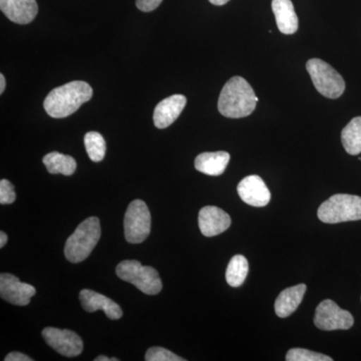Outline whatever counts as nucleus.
<instances>
[{"label": "nucleus", "mask_w": 361, "mask_h": 361, "mask_svg": "<svg viewBox=\"0 0 361 361\" xmlns=\"http://www.w3.org/2000/svg\"><path fill=\"white\" fill-rule=\"evenodd\" d=\"M116 273L120 279L135 285L140 291L148 295H156L163 288L158 271L151 266L142 265L139 261H122L116 266Z\"/></svg>", "instance_id": "nucleus-5"}, {"label": "nucleus", "mask_w": 361, "mask_h": 361, "mask_svg": "<svg viewBox=\"0 0 361 361\" xmlns=\"http://www.w3.org/2000/svg\"><path fill=\"white\" fill-rule=\"evenodd\" d=\"M16 199V194L13 185L6 179L0 180V204L1 205L13 204Z\"/></svg>", "instance_id": "nucleus-25"}, {"label": "nucleus", "mask_w": 361, "mask_h": 361, "mask_svg": "<svg viewBox=\"0 0 361 361\" xmlns=\"http://www.w3.org/2000/svg\"><path fill=\"white\" fill-rule=\"evenodd\" d=\"M209 1L214 4V6H224V4H227V2H229L230 0H209Z\"/></svg>", "instance_id": "nucleus-30"}, {"label": "nucleus", "mask_w": 361, "mask_h": 361, "mask_svg": "<svg viewBox=\"0 0 361 361\" xmlns=\"http://www.w3.org/2000/svg\"><path fill=\"white\" fill-rule=\"evenodd\" d=\"M287 361H332L329 356L303 348H292L286 355Z\"/></svg>", "instance_id": "nucleus-23"}, {"label": "nucleus", "mask_w": 361, "mask_h": 361, "mask_svg": "<svg viewBox=\"0 0 361 361\" xmlns=\"http://www.w3.org/2000/svg\"><path fill=\"white\" fill-rule=\"evenodd\" d=\"M315 89L329 99H338L345 90L343 78L331 66L320 59H311L306 63Z\"/></svg>", "instance_id": "nucleus-6"}, {"label": "nucleus", "mask_w": 361, "mask_h": 361, "mask_svg": "<svg viewBox=\"0 0 361 361\" xmlns=\"http://www.w3.org/2000/svg\"><path fill=\"white\" fill-rule=\"evenodd\" d=\"M102 230L99 218L90 217L78 226L66 240V258L71 263H80L89 257L101 239Z\"/></svg>", "instance_id": "nucleus-3"}, {"label": "nucleus", "mask_w": 361, "mask_h": 361, "mask_svg": "<svg viewBox=\"0 0 361 361\" xmlns=\"http://www.w3.org/2000/svg\"><path fill=\"white\" fill-rule=\"evenodd\" d=\"M151 213L147 204L142 200L133 201L123 219L126 240L130 244L144 242L151 233Z\"/></svg>", "instance_id": "nucleus-7"}, {"label": "nucleus", "mask_w": 361, "mask_h": 361, "mask_svg": "<svg viewBox=\"0 0 361 361\" xmlns=\"http://www.w3.org/2000/svg\"><path fill=\"white\" fill-rule=\"evenodd\" d=\"M271 6L278 30L283 35H294L298 30V18L291 0H272Z\"/></svg>", "instance_id": "nucleus-16"}, {"label": "nucleus", "mask_w": 361, "mask_h": 361, "mask_svg": "<svg viewBox=\"0 0 361 361\" xmlns=\"http://www.w3.org/2000/svg\"><path fill=\"white\" fill-rule=\"evenodd\" d=\"M256 104L255 92L245 78L233 77L221 90L218 110L226 118H245L255 111Z\"/></svg>", "instance_id": "nucleus-2"}, {"label": "nucleus", "mask_w": 361, "mask_h": 361, "mask_svg": "<svg viewBox=\"0 0 361 361\" xmlns=\"http://www.w3.org/2000/svg\"><path fill=\"white\" fill-rule=\"evenodd\" d=\"M314 324L317 329L325 331L348 330L353 326L355 319L350 312L341 310L334 301L326 299L316 308Z\"/></svg>", "instance_id": "nucleus-8"}, {"label": "nucleus", "mask_w": 361, "mask_h": 361, "mask_svg": "<svg viewBox=\"0 0 361 361\" xmlns=\"http://www.w3.org/2000/svg\"><path fill=\"white\" fill-rule=\"evenodd\" d=\"M85 146L90 160L96 161V163L104 160L106 145L103 135L99 133H87V135H85Z\"/></svg>", "instance_id": "nucleus-22"}, {"label": "nucleus", "mask_w": 361, "mask_h": 361, "mask_svg": "<svg viewBox=\"0 0 361 361\" xmlns=\"http://www.w3.org/2000/svg\"><path fill=\"white\" fill-rule=\"evenodd\" d=\"M230 161L227 152L202 153L195 160V168L199 172L209 176H220L225 172Z\"/></svg>", "instance_id": "nucleus-18"}, {"label": "nucleus", "mask_w": 361, "mask_h": 361, "mask_svg": "<svg viewBox=\"0 0 361 361\" xmlns=\"http://www.w3.org/2000/svg\"><path fill=\"white\" fill-rule=\"evenodd\" d=\"M248 261L243 255H235L230 260L226 270V281L232 287H239L244 283L248 275Z\"/></svg>", "instance_id": "nucleus-21"}, {"label": "nucleus", "mask_w": 361, "mask_h": 361, "mask_svg": "<svg viewBox=\"0 0 361 361\" xmlns=\"http://www.w3.org/2000/svg\"><path fill=\"white\" fill-rule=\"evenodd\" d=\"M0 9L18 25H28L39 13L37 0H0Z\"/></svg>", "instance_id": "nucleus-14"}, {"label": "nucleus", "mask_w": 361, "mask_h": 361, "mask_svg": "<svg viewBox=\"0 0 361 361\" xmlns=\"http://www.w3.org/2000/svg\"><path fill=\"white\" fill-rule=\"evenodd\" d=\"M80 300L82 308L87 312L103 310L106 315L113 320L120 319L123 316L122 308L118 303L96 291L84 289L80 291Z\"/></svg>", "instance_id": "nucleus-15"}, {"label": "nucleus", "mask_w": 361, "mask_h": 361, "mask_svg": "<svg viewBox=\"0 0 361 361\" xmlns=\"http://www.w3.org/2000/svg\"><path fill=\"white\" fill-rule=\"evenodd\" d=\"M35 293L37 290L35 287L23 283L14 275L9 273H1L0 275V296L7 302L18 306L28 305Z\"/></svg>", "instance_id": "nucleus-10"}, {"label": "nucleus", "mask_w": 361, "mask_h": 361, "mask_svg": "<svg viewBox=\"0 0 361 361\" xmlns=\"http://www.w3.org/2000/svg\"><path fill=\"white\" fill-rule=\"evenodd\" d=\"M341 142L349 155L361 153V116H356L341 132Z\"/></svg>", "instance_id": "nucleus-20"}, {"label": "nucleus", "mask_w": 361, "mask_h": 361, "mask_svg": "<svg viewBox=\"0 0 361 361\" xmlns=\"http://www.w3.org/2000/svg\"><path fill=\"white\" fill-rule=\"evenodd\" d=\"M92 97V87L82 80H73L54 89L44 99V106L51 118H63L73 115Z\"/></svg>", "instance_id": "nucleus-1"}, {"label": "nucleus", "mask_w": 361, "mask_h": 361, "mask_svg": "<svg viewBox=\"0 0 361 361\" xmlns=\"http://www.w3.org/2000/svg\"><path fill=\"white\" fill-rule=\"evenodd\" d=\"M6 361H32V358L30 356L23 355L21 353H11L6 355L4 358Z\"/></svg>", "instance_id": "nucleus-27"}, {"label": "nucleus", "mask_w": 361, "mask_h": 361, "mask_svg": "<svg viewBox=\"0 0 361 361\" xmlns=\"http://www.w3.org/2000/svg\"><path fill=\"white\" fill-rule=\"evenodd\" d=\"M305 292V284H298L282 291L275 301V312L278 317L286 318L295 312L298 306L302 302Z\"/></svg>", "instance_id": "nucleus-17"}, {"label": "nucleus", "mask_w": 361, "mask_h": 361, "mask_svg": "<svg viewBox=\"0 0 361 361\" xmlns=\"http://www.w3.org/2000/svg\"><path fill=\"white\" fill-rule=\"evenodd\" d=\"M231 226V218L222 209L216 206H206L199 213V227L206 237L222 234Z\"/></svg>", "instance_id": "nucleus-12"}, {"label": "nucleus", "mask_w": 361, "mask_h": 361, "mask_svg": "<svg viewBox=\"0 0 361 361\" xmlns=\"http://www.w3.org/2000/svg\"><path fill=\"white\" fill-rule=\"evenodd\" d=\"M145 360L147 361H185L184 358L176 355L168 349L158 348V346L148 349Z\"/></svg>", "instance_id": "nucleus-24"}, {"label": "nucleus", "mask_w": 361, "mask_h": 361, "mask_svg": "<svg viewBox=\"0 0 361 361\" xmlns=\"http://www.w3.org/2000/svg\"><path fill=\"white\" fill-rule=\"evenodd\" d=\"M4 90H6V78L1 73L0 75V94H4Z\"/></svg>", "instance_id": "nucleus-29"}, {"label": "nucleus", "mask_w": 361, "mask_h": 361, "mask_svg": "<svg viewBox=\"0 0 361 361\" xmlns=\"http://www.w3.org/2000/svg\"><path fill=\"white\" fill-rule=\"evenodd\" d=\"M237 191L242 201L254 207H265L269 204L271 193L262 178L251 175L239 183Z\"/></svg>", "instance_id": "nucleus-11"}, {"label": "nucleus", "mask_w": 361, "mask_h": 361, "mask_svg": "<svg viewBox=\"0 0 361 361\" xmlns=\"http://www.w3.org/2000/svg\"><path fill=\"white\" fill-rule=\"evenodd\" d=\"M94 361H118V358H109L106 356L101 355L97 356Z\"/></svg>", "instance_id": "nucleus-31"}, {"label": "nucleus", "mask_w": 361, "mask_h": 361, "mask_svg": "<svg viewBox=\"0 0 361 361\" xmlns=\"http://www.w3.org/2000/svg\"><path fill=\"white\" fill-rule=\"evenodd\" d=\"M45 167L51 174L73 175L77 170V161L71 156L58 152L47 154L42 159Z\"/></svg>", "instance_id": "nucleus-19"}, {"label": "nucleus", "mask_w": 361, "mask_h": 361, "mask_svg": "<svg viewBox=\"0 0 361 361\" xmlns=\"http://www.w3.org/2000/svg\"><path fill=\"white\" fill-rule=\"evenodd\" d=\"M187 104L186 97L183 94L173 96L163 99L157 104L154 111V123L158 129H166L179 118Z\"/></svg>", "instance_id": "nucleus-13"}, {"label": "nucleus", "mask_w": 361, "mask_h": 361, "mask_svg": "<svg viewBox=\"0 0 361 361\" xmlns=\"http://www.w3.org/2000/svg\"><path fill=\"white\" fill-rule=\"evenodd\" d=\"M42 337L52 349L66 357L80 355L84 349L82 338L71 330L47 327L42 330Z\"/></svg>", "instance_id": "nucleus-9"}, {"label": "nucleus", "mask_w": 361, "mask_h": 361, "mask_svg": "<svg viewBox=\"0 0 361 361\" xmlns=\"http://www.w3.org/2000/svg\"><path fill=\"white\" fill-rule=\"evenodd\" d=\"M7 240H8V237L4 231L0 232V247L4 248V246L6 245Z\"/></svg>", "instance_id": "nucleus-28"}, {"label": "nucleus", "mask_w": 361, "mask_h": 361, "mask_svg": "<svg viewBox=\"0 0 361 361\" xmlns=\"http://www.w3.org/2000/svg\"><path fill=\"white\" fill-rule=\"evenodd\" d=\"M163 0H135L137 8L144 13H151L158 8Z\"/></svg>", "instance_id": "nucleus-26"}, {"label": "nucleus", "mask_w": 361, "mask_h": 361, "mask_svg": "<svg viewBox=\"0 0 361 361\" xmlns=\"http://www.w3.org/2000/svg\"><path fill=\"white\" fill-rule=\"evenodd\" d=\"M319 220L327 224L361 220V197L336 194L323 202L317 211Z\"/></svg>", "instance_id": "nucleus-4"}]
</instances>
